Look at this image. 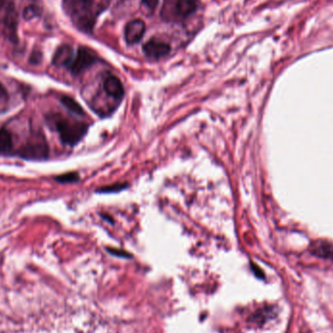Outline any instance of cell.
Returning <instances> with one entry per match:
<instances>
[{
	"instance_id": "cell-19",
	"label": "cell",
	"mask_w": 333,
	"mask_h": 333,
	"mask_svg": "<svg viewBox=\"0 0 333 333\" xmlns=\"http://www.w3.org/2000/svg\"><path fill=\"white\" fill-rule=\"evenodd\" d=\"M251 269H252V271L254 272V274H255L257 277L264 279L265 276H264L263 271H262L258 266H256L255 264L251 263Z\"/></svg>"
},
{
	"instance_id": "cell-5",
	"label": "cell",
	"mask_w": 333,
	"mask_h": 333,
	"mask_svg": "<svg viewBox=\"0 0 333 333\" xmlns=\"http://www.w3.org/2000/svg\"><path fill=\"white\" fill-rule=\"evenodd\" d=\"M17 26H18V13L14 5L10 4L4 18V32L7 38L17 41Z\"/></svg>"
},
{
	"instance_id": "cell-15",
	"label": "cell",
	"mask_w": 333,
	"mask_h": 333,
	"mask_svg": "<svg viewBox=\"0 0 333 333\" xmlns=\"http://www.w3.org/2000/svg\"><path fill=\"white\" fill-rule=\"evenodd\" d=\"M127 187V184H121V183H116L113 185H109L106 187H102L99 190H97V192L100 193H112V192H118L121 191L122 189H124Z\"/></svg>"
},
{
	"instance_id": "cell-17",
	"label": "cell",
	"mask_w": 333,
	"mask_h": 333,
	"mask_svg": "<svg viewBox=\"0 0 333 333\" xmlns=\"http://www.w3.org/2000/svg\"><path fill=\"white\" fill-rule=\"evenodd\" d=\"M106 250H107V251H108L109 253H111V254L116 255V256H119V257H125V258L132 257V255H131L129 252L124 251V250H116V249H108V248H107Z\"/></svg>"
},
{
	"instance_id": "cell-3",
	"label": "cell",
	"mask_w": 333,
	"mask_h": 333,
	"mask_svg": "<svg viewBox=\"0 0 333 333\" xmlns=\"http://www.w3.org/2000/svg\"><path fill=\"white\" fill-rule=\"evenodd\" d=\"M97 60V56L88 48H80L77 52L75 59L72 60L70 69L72 73L79 74L88 68H90Z\"/></svg>"
},
{
	"instance_id": "cell-13",
	"label": "cell",
	"mask_w": 333,
	"mask_h": 333,
	"mask_svg": "<svg viewBox=\"0 0 333 333\" xmlns=\"http://www.w3.org/2000/svg\"><path fill=\"white\" fill-rule=\"evenodd\" d=\"M9 101V95L6 88L0 84V113L4 112L7 109Z\"/></svg>"
},
{
	"instance_id": "cell-10",
	"label": "cell",
	"mask_w": 333,
	"mask_h": 333,
	"mask_svg": "<svg viewBox=\"0 0 333 333\" xmlns=\"http://www.w3.org/2000/svg\"><path fill=\"white\" fill-rule=\"evenodd\" d=\"M198 7V0H177L175 11L180 18H187L194 13Z\"/></svg>"
},
{
	"instance_id": "cell-11",
	"label": "cell",
	"mask_w": 333,
	"mask_h": 333,
	"mask_svg": "<svg viewBox=\"0 0 333 333\" xmlns=\"http://www.w3.org/2000/svg\"><path fill=\"white\" fill-rule=\"evenodd\" d=\"M13 146V140L10 132L6 129L0 130V154L10 152Z\"/></svg>"
},
{
	"instance_id": "cell-7",
	"label": "cell",
	"mask_w": 333,
	"mask_h": 333,
	"mask_svg": "<svg viewBox=\"0 0 333 333\" xmlns=\"http://www.w3.org/2000/svg\"><path fill=\"white\" fill-rule=\"evenodd\" d=\"M170 51H171V47L166 42L150 40L145 43L143 46L144 54L152 59L163 58L168 55Z\"/></svg>"
},
{
	"instance_id": "cell-9",
	"label": "cell",
	"mask_w": 333,
	"mask_h": 333,
	"mask_svg": "<svg viewBox=\"0 0 333 333\" xmlns=\"http://www.w3.org/2000/svg\"><path fill=\"white\" fill-rule=\"evenodd\" d=\"M73 60V49L70 45H63L58 48L53 58V64L57 67L70 66Z\"/></svg>"
},
{
	"instance_id": "cell-18",
	"label": "cell",
	"mask_w": 333,
	"mask_h": 333,
	"mask_svg": "<svg viewBox=\"0 0 333 333\" xmlns=\"http://www.w3.org/2000/svg\"><path fill=\"white\" fill-rule=\"evenodd\" d=\"M158 2H159V0H142V4L150 12H153L156 9V7L158 5Z\"/></svg>"
},
{
	"instance_id": "cell-1",
	"label": "cell",
	"mask_w": 333,
	"mask_h": 333,
	"mask_svg": "<svg viewBox=\"0 0 333 333\" xmlns=\"http://www.w3.org/2000/svg\"><path fill=\"white\" fill-rule=\"evenodd\" d=\"M87 128L84 123L70 121L65 118L56 121V130L60 134L62 141L70 146L75 145L81 140L87 133Z\"/></svg>"
},
{
	"instance_id": "cell-8",
	"label": "cell",
	"mask_w": 333,
	"mask_h": 333,
	"mask_svg": "<svg viewBox=\"0 0 333 333\" xmlns=\"http://www.w3.org/2000/svg\"><path fill=\"white\" fill-rule=\"evenodd\" d=\"M103 89L108 96H110L111 97H113L117 100H121L125 95V90H124L123 84L120 81L119 78H117L116 76H113V75H109L105 78V80L103 82Z\"/></svg>"
},
{
	"instance_id": "cell-12",
	"label": "cell",
	"mask_w": 333,
	"mask_h": 333,
	"mask_svg": "<svg viewBox=\"0 0 333 333\" xmlns=\"http://www.w3.org/2000/svg\"><path fill=\"white\" fill-rule=\"evenodd\" d=\"M61 100H62L63 104L72 113H75L77 115H84V109L82 108V106L72 97H63Z\"/></svg>"
},
{
	"instance_id": "cell-20",
	"label": "cell",
	"mask_w": 333,
	"mask_h": 333,
	"mask_svg": "<svg viewBox=\"0 0 333 333\" xmlns=\"http://www.w3.org/2000/svg\"><path fill=\"white\" fill-rule=\"evenodd\" d=\"M4 4H5V0H0V9L3 7Z\"/></svg>"
},
{
	"instance_id": "cell-14",
	"label": "cell",
	"mask_w": 333,
	"mask_h": 333,
	"mask_svg": "<svg viewBox=\"0 0 333 333\" xmlns=\"http://www.w3.org/2000/svg\"><path fill=\"white\" fill-rule=\"evenodd\" d=\"M39 14H40L39 7H37L36 5H29L24 10L23 16H24L25 20L29 21V20H32L33 18L39 16Z\"/></svg>"
},
{
	"instance_id": "cell-4",
	"label": "cell",
	"mask_w": 333,
	"mask_h": 333,
	"mask_svg": "<svg viewBox=\"0 0 333 333\" xmlns=\"http://www.w3.org/2000/svg\"><path fill=\"white\" fill-rule=\"evenodd\" d=\"M310 252L319 258L333 260V242L327 240H316L310 244Z\"/></svg>"
},
{
	"instance_id": "cell-6",
	"label": "cell",
	"mask_w": 333,
	"mask_h": 333,
	"mask_svg": "<svg viewBox=\"0 0 333 333\" xmlns=\"http://www.w3.org/2000/svg\"><path fill=\"white\" fill-rule=\"evenodd\" d=\"M145 32V24L142 20L131 21L125 28L126 41L129 44H135L141 39Z\"/></svg>"
},
{
	"instance_id": "cell-16",
	"label": "cell",
	"mask_w": 333,
	"mask_h": 333,
	"mask_svg": "<svg viewBox=\"0 0 333 333\" xmlns=\"http://www.w3.org/2000/svg\"><path fill=\"white\" fill-rule=\"evenodd\" d=\"M56 180L61 183H68V182H75L78 181L79 177L77 174H67L57 178Z\"/></svg>"
},
{
	"instance_id": "cell-2",
	"label": "cell",
	"mask_w": 333,
	"mask_h": 333,
	"mask_svg": "<svg viewBox=\"0 0 333 333\" xmlns=\"http://www.w3.org/2000/svg\"><path fill=\"white\" fill-rule=\"evenodd\" d=\"M49 147L43 136H36L19 150V155L27 160H43L48 157Z\"/></svg>"
}]
</instances>
